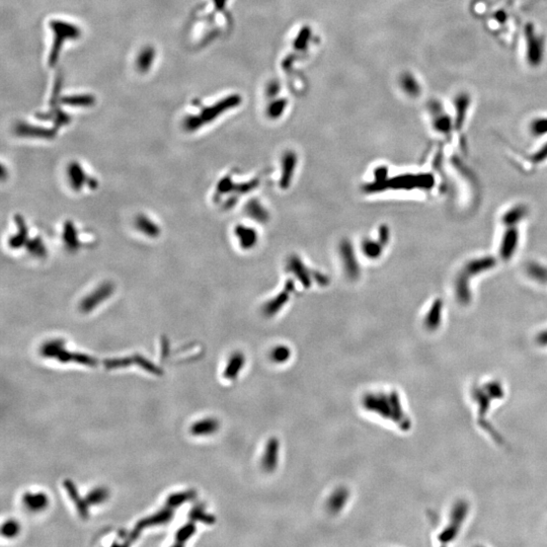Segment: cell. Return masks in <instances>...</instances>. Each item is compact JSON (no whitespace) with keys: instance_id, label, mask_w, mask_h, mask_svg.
<instances>
[{"instance_id":"obj_23","label":"cell","mask_w":547,"mask_h":547,"mask_svg":"<svg viewBox=\"0 0 547 547\" xmlns=\"http://www.w3.org/2000/svg\"><path fill=\"white\" fill-rule=\"evenodd\" d=\"M134 363V359L133 357L132 358H120V359H110V360H105L104 362V365L108 368V369H115V368H123V367H127V366H130L131 364Z\"/></svg>"},{"instance_id":"obj_2","label":"cell","mask_w":547,"mask_h":547,"mask_svg":"<svg viewBox=\"0 0 547 547\" xmlns=\"http://www.w3.org/2000/svg\"><path fill=\"white\" fill-rule=\"evenodd\" d=\"M240 101H241V99H240V97L237 95H231L229 97H226L223 100H221L220 102H217L216 105H214L213 107L205 109L201 113L200 116L189 117L188 119H186L185 127L190 131L197 130L199 127H201V125L214 120L218 115H220L224 111H226V109L237 106L240 104Z\"/></svg>"},{"instance_id":"obj_5","label":"cell","mask_w":547,"mask_h":547,"mask_svg":"<svg viewBox=\"0 0 547 547\" xmlns=\"http://www.w3.org/2000/svg\"><path fill=\"white\" fill-rule=\"evenodd\" d=\"M280 445L276 438H272L266 445L265 453L263 456V466L267 471H274L279 461Z\"/></svg>"},{"instance_id":"obj_18","label":"cell","mask_w":547,"mask_h":547,"mask_svg":"<svg viewBox=\"0 0 547 547\" xmlns=\"http://www.w3.org/2000/svg\"><path fill=\"white\" fill-rule=\"evenodd\" d=\"M196 532V526L194 524V521L186 524L183 526L176 535V542L177 544H184L194 533Z\"/></svg>"},{"instance_id":"obj_26","label":"cell","mask_w":547,"mask_h":547,"mask_svg":"<svg viewBox=\"0 0 547 547\" xmlns=\"http://www.w3.org/2000/svg\"><path fill=\"white\" fill-rule=\"evenodd\" d=\"M539 340H540V343H542V344H547V331L546 332H544V333H543V332L541 333V335L539 336Z\"/></svg>"},{"instance_id":"obj_19","label":"cell","mask_w":547,"mask_h":547,"mask_svg":"<svg viewBox=\"0 0 547 547\" xmlns=\"http://www.w3.org/2000/svg\"><path fill=\"white\" fill-rule=\"evenodd\" d=\"M190 519L192 521H200L208 525H212L215 522V517L209 515L203 511L202 508H194L190 513Z\"/></svg>"},{"instance_id":"obj_20","label":"cell","mask_w":547,"mask_h":547,"mask_svg":"<svg viewBox=\"0 0 547 547\" xmlns=\"http://www.w3.org/2000/svg\"><path fill=\"white\" fill-rule=\"evenodd\" d=\"M133 359H134V363L138 364L140 367H142L144 370L152 373V374H155V375H161L163 372L162 370L157 367L156 365L152 364L150 361H148L147 359H145L144 357L140 356V355H134L133 356Z\"/></svg>"},{"instance_id":"obj_8","label":"cell","mask_w":547,"mask_h":547,"mask_svg":"<svg viewBox=\"0 0 547 547\" xmlns=\"http://www.w3.org/2000/svg\"><path fill=\"white\" fill-rule=\"evenodd\" d=\"M23 504L25 507L33 512L44 510L48 505V498L45 494H30L26 493L22 497Z\"/></svg>"},{"instance_id":"obj_22","label":"cell","mask_w":547,"mask_h":547,"mask_svg":"<svg viewBox=\"0 0 547 547\" xmlns=\"http://www.w3.org/2000/svg\"><path fill=\"white\" fill-rule=\"evenodd\" d=\"M290 357H291V352L285 346L284 347L280 346V347L275 348L272 351V354H271L272 360L275 363H278V364H282V363L287 362L290 359Z\"/></svg>"},{"instance_id":"obj_10","label":"cell","mask_w":547,"mask_h":547,"mask_svg":"<svg viewBox=\"0 0 547 547\" xmlns=\"http://www.w3.org/2000/svg\"><path fill=\"white\" fill-rule=\"evenodd\" d=\"M245 366V357L241 353L233 354L228 361V364L224 371V377L226 379H234L237 377L243 367Z\"/></svg>"},{"instance_id":"obj_9","label":"cell","mask_w":547,"mask_h":547,"mask_svg":"<svg viewBox=\"0 0 547 547\" xmlns=\"http://www.w3.org/2000/svg\"><path fill=\"white\" fill-rule=\"evenodd\" d=\"M349 498V492L345 488H339L333 492V494L330 496L327 506L330 512L332 513H338L343 510V508L346 506Z\"/></svg>"},{"instance_id":"obj_24","label":"cell","mask_w":547,"mask_h":547,"mask_svg":"<svg viewBox=\"0 0 547 547\" xmlns=\"http://www.w3.org/2000/svg\"><path fill=\"white\" fill-rule=\"evenodd\" d=\"M19 532V525L17 524V522L13 521V520H9V521H6L3 525H2V528H1V533L4 537H7V538H12L14 536H16Z\"/></svg>"},{"instance_id":"obj_12","label":"cell","mask_w":547,"mask_h":547,"mask_svg":"<svg viewBox=\"0 0 547 547\" xmlns=\"http://www.w3.org/2000/svg\"><path fill=\"white\" fill-rule=\"evenodd\" d=\"M517 233L516 230H511L509 233L505 236L504 241H502L501 246V254L504 258H510L511 255L515 252L516 246H517Z\"/></svg>"},{"instance_id":"obj_7","label":"cell","mask_w":547,"mask_h":547,"mask_svg":"<svg viewBox=\"0 0 547 547\" xmlns=\"http://www.w3.org/2000/svg\"><path fill=\"white\" fill-rule=\"evenodd\" d=\"M112 287L108 286V285H104L101 286L98 290L94 291L89 297L85 298L82 303H81V309L82 311L86 312V311H90L91 309H93L100 301H102L104 299H106L110 294L111 292V289Z\"/></svg>"},{"instance_id":"obj_13","label":"cell","mask_w":547,"mask_h":547,"mask_svg":"<svg viewBox=\"0 0 547 547\" xmlns=\"http://www.w3.org/2000/svg\"><path fill=\"white\" fill-rule=\"evenodd\" d=\"M197 494L195 491H188V492H184V493H177V494H174L172 496H169L167 498V501H166V505L167 507L169 508H176L186 502H189L191 500H193L194 498H196Z\"/></svg>"},{"instance_id":"obj_14","label":"cell","mask_w":547,"mask_h":547,"mask_svg":"<svg viewBox=\"0 0 547 547\" xmlns=\"http://www.w3.org/2000/svg\"><path fill=\"white\" fill-rule=\"evenodd\" d=\"M18 133L25 136H37V137H45V138H50L53 136V132H51L50 130H46L42 128H32L26 125H20L18 127Z\"/></svg>"},{"instance_id":"obj_15","label":"cell","mask_w":547,"mask_h":547,"mask_svg":"<svg viewBox=\"0 0 547 547\" xmlns=\"http://www.w3.org/2000/svg\"><path fill=\"white\" fill-rule=\"evenodd\" d=\"M108 496H109V493L106 489L104 488H97V489H94L92 490L87 496H86V503L90 506L92 505H97V504H100L102 502H105L107 499H108Z\"/></svg>"},{"instance_id":"obj_6","label":"cell","mask_w":547,"mask_h":547,"mask_svg":"<svg viewBox=\"0 0 547 547\" xmlns=\"http://www.w3.org/2000/svg\"><path fill=\"white\" fill-rule=\"evenodd\" d=\"M64 488L66 489L70 499L75 503L76 505V508H77V511L80 515L81 518L83 519H86L88 517V509H87V503L86 501H83L80 499L79 495H78V492H77V489L75 487V485L69 481V480H66L64 481Z\"/></svg>"},{"instance_id":"obj_1","label":"cell","mask_w":547,"mask_h":547,"mask_svg":"<svg viewBox=\"0 0 547 547\" xmlns=\"http://www.w3.org/2000/svg\"><path fill=\"white\" fill-rule=\"evenodd\" d=\"M364 406L384 419H393L399 421L404 419L401 403L398 395L395 392L385 395L382 393L378 394H367L363 400Z\"/></svg>"},{"instance_id":"obj_11","label":"cell","mask_w":547,"mask_h":547,"mask_svg":"<svg viewBox=\"0 0 547 547\" xmlns=\"http://www.w3.org/2000/svg\"><path fill=\"white\" fill-rule=\"evenodd\" d=\"M218 422L214 419H206L194 424L191 432L196 436H206L215 433L218 430Z\"/></svg>"},{"instance_id":"obj_17","label":"cell","mask_w":547,"mask_h":547,"mask_svg":"<svg viewBox=\"0 0 547 547\" xmlns=\"http://www.w3.org/2000/svg\"><path fill=\"white\" fill-rule=\"evenodd\" d=\"M62 102L66 105H71V106L88 107L94 104V98L91 95H75V96H67V97L62 98Z\"/></svg>"},{"instance_id":"obj_16","label":"cell","mask_w":547,"mask_h":547,"mask_svg":"<svg viewBox=\"0 0 547 547\" xmlns=\"http://www.w3.org/2000/svg\"><path fill=\"white\" fill-rule=\"evenodd\" d=\"M155 54H154V51L152 48L148 47L146 49H144L139 58H138V68L142 71V72H145L148 70V68L150 67V65L152 64V60L154 58Z\"/></svg>"},{"instance_id":"obj_21","label":"cell","mask_w":547,"mask_h":547,"mask_svg":"<svg viewBox=\"0 0 547 547\" xmlns=\"http://www.w3.org/2000/svg\"><path fill=\"white\" fill-rule=\"evenodd\" d=\"M61 348H63V343L61 340H52L43 346L41 353L44 357L56 358V355Z\"/></svg>"},{"instance_id":"obj_4","label":"cell","mask_w":547,"mask_h":547,"mask_svg":"<svg viewBox=\"0 0 547 547\" xmlns=\"http://www.w3.org/2000/svg\"><path fill=\"white\" fill-rule=\"evenodd\" d=\"M173 516H174V512L173 510L167 507L166 509L158 512L157 514L153 515V516H150V517H147L141 521H139L134 530L132 531L130 537H129V540L130 542L134 541L140 534V532L146 528V527H151V526H157V525H162V524H165L167 523L168 521H170L173 519Z\"/></svg>"},{"instance_id":"obj_3","label":"cell","mask_w":547,"mask_h":547,"mask_svg":"<svg viewBox=\"0 0 547 547\" xmlns=\"http://www.w3.org/2000/svg\"><path fill=\"white\" fill-rule=\"evenodd\" d=\"M50 24L55 32V41L49 57V62L51 65H54L58 59L63 42L68 39H77L80 36V30L75 25L60 20H54Z\"/></svg>"},{"instance_id":"obj_25","label":"cell","mask_w":547,"mask_h":547,"mask_svg":"<svg viewBox=\"0 0 547 547\" xmlns=\"http://www.w3.org/2000/svg\"><path fill=\"white\" fill-rule=\"evenodd\" d=\"M72 362L85 365V366H95L97 364V361L87 355L80 354V353H72Z\"/></svg>"}]
</instances>
